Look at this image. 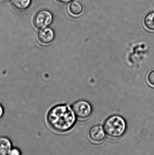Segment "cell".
<instances>
[{
    "label": "cell",
    "mask_w": 154,
    "mask_h": 155,
    "mask_svg": "<svg viewBox=\"0 0 154 155\" xmlns=\"http://www.w3.org/2000/svg\"><path fill=\"white\" fill-rule=\"evenodd\" d=\"M47 121L52 129L59 133H64L73 127L76 116L68 105H58L49 111Z\"/></svg>",
    "instance_id": "1"
},
{
    "label": "cell",
    "mask_w": 154,
    "mask_h": 155,
    "mask_svg": "<svg viewBox=\"0 0 154 155\" xmlns=\"http://www.w3.org/2000/svg\"><path fill=\"white\" fill-rule=\"evenodd\" d=\"M104 129L106 134L109 137L118 138L123 136L126 131V122L120 116H111L105 121Z\"/></svg>",
    "instance_id": "2"
},
{
    "label": "cell",
    "mask_w": 154,
    "mask_h": 155,
    "mask_svg": "<svg viewBox=\"0 0 154 155\" xmlns=\"http://www.w3.org/2000/svg\"><path fill=\"white\" fill-rule=\"evenodd\" d=\"M72 110L76 117L81 120L87 119L92 112L91 105L85 100H79L75 102L72 105Z\"/></svg>",
    "instance_id": "3"
},
{
    "label": "cell",
    "mask_w": 154,
    "mask_h": 155,
    "mask_svg": "<svg viewBox=\"0 0 154 155\" xmlns=\"http://www.w3.org/2000/svg\"><path fill=\"white\" fill-rule=\"evenodd\" d=\"M53 19V15L50 12L47 10H40L34 16L33 25L38 29L46 28L51 24Z\"/></svg>",
    "instance_id": "4"
},
{
    "label": "cell",
    "mask_w": 154,
    "mask_h": 155,
    "mask_svg": "<svg viewBox=\"0 0 154 155\" xmlns=\"http://www.w3.org/2000/svg\"><path fill=\"white\" fill-rule=\"evenodd\" d=\"M106 133L104 127L100 125L92 127L89 131V137L93 143L100 144L105 141Z\"/></svg>",
    "instance_id": "5"
},
{
    "label": "cell",
    "mask_w": 154,
    "mask_h": 155,
    "mask_svg": "<svg viewBox=\"0 0 154 155\" xmlns=\"http://www.w3.org/2000/svg\"><path fill=\"white\" fill-rule=\"evenodd\" d=\"M55 38V33L52 29L49 27L41 29L37 34V39L39 42L43 45L51 44Z\"/></svg>",
    "instance_id": "6"
},
{
    "label": "cell",
    "mask_w": 154,
    "mask_h": 155,
    "mask_svg": "<svg viewBox=\"0 0 154 155\" xmlns=\"http://www.w3.org/2000/svg\"><path fill=\"white\" fill-rule=\"evenodd\" d=\"M12 6L18 11H24L30 7L31 0H11Z\"/></svg>",
    "instance_id": "7"
},
{
    "label": "cell",
    "mask_w": 154,
    "mask_h": 155,
    "mask_svg": "<svg viewBox=\"0 0 154 155\" xmlns=\"http://www.w3.org/2000/svg\"><path fill=\"white\" fill-rule=\"evenodd\" d=\"M11 149V141L5 137H0V155H7Z\"/></svg>",
    "instance_id": "8"
},
{
    "label": "cell",
    "mask_w": 154,
    "mask_h": 155,
    "mask_svg": "<svg viewBox=\"0 0 154 155\" xmlns=\"http://www.w3.org/2000/svg\"><path fill=\"white\" fill-rule=\"evenodd\" d=\"M83 8L81 3L78 1H75L72 2L70 5L69 11L71 14L78 15L82 13Z\"/></svg>",
    "instance_id": "9"
},
{
    "label": "cell",
    "mask_w": 154,
    "mask_h": 155,
    "mask_svg": "<svg viewBox=\"0 0 154 155\" xmlns=\"http://www.w3.org/2000/svg\"><path fill=\"white\" fill-rule=\"evenodd\" d=\"M146 28L148 31H154V12L150 13L146 16L144 21Z\"/></svg>",
    "instance_id": "10"
},
{
    "label": "cell",
    "mask_w": 154,
    "mask_h": 155,
    "mask_svg": "<svg viewBox=\"0 0 154 155\" xmlns=\"http://www.w3.org/2000/svg\"><path fill=\"white\" fill-rule=\"evenodd\" d=\"M147 82L149 85L154 87V70L151 71L146 77Z\"/></svg>",
    "instance_id": "11"
},
{
    "label": "cell",
    "mask_w": 154,
    "mask_h": 155,
    "mask_svg": "<svg viewBox=\"0 0 154 155\" xmlns=\"http://www.w3.org/2000/svg\"><path fill=\"white\" fill-rule=\"evenodd\" d=\"M7 155H21L20 151L19 149L16 148H12L11 149Z\"/></svg>",
    "instance_id": "12"
},
{
    "label": "cell",
    "mask_w": 154,
    "mask_h": 155,
    "mask_svg": "<svg viewBox=\"0 0 154 155\" xmlns=\"http://www.w3.org/2000/svg\"><path fill=\"white\" fill-rule=\"evenodd\" d=\"M4 114V110L3 108L2 107V106L0 104V120H1V118L2 117L3 115Z\"/></svg>",
    "instance_id": "13"
},
{
    "label": "cell",
    "mask_w": 154,
    "mask_h": 155,
    "mask_svg": "<svg viewBox=\"0 0 154 155\" xmlns=\"http://www.w3.org/2000/svg\"><path fill=\"white\" fill-rule=\"evenodd\" d=\"M57 1L63 3H66L69 2L72 0H57Z\"/></svg>",
    "instance_id": "14"
},
{
    "label": "cell",
    "mask_w": 154,
    "mask_h": 155,
    "mask_svg": "<svg viewBox=\"0 0 154 155\" xmlns=\"http://www.w3.org/2000/svg\"><path fill=\"white\" fill-rule=\"evenodd\" d=\"M8 1H9V0H0V1L2 2H6Z\"/></svg>",
    "instance_id": "15"
}]
</instances>
